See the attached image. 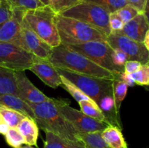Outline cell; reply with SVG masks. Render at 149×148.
I'll use <instances>...</instances> for the list:
<instances>
[{"instance_id":"9c48e42d","label":"cell","mask_w":149,"mask_h":148,"mask_svg":"<svg viewBox=\"0 0 149 148\" xmlns=\"http://www.w3.org/2000/svg\"><path fill=\"white\" fill-rule=\"evenodd\" d=\"M39 57L12 43L0 42V66L13 71L29 70Z\"/></svg>"},{"instance_id":"836d02e7","label":"cell","mask_w":149,"mask_h":148,"mask_svg":"<svg viewBox=\"0 0 149 148\" xmlns=\"http://www.w3.org/2000/svg\"><path fill=\"white\" fill-rule=\"evenodd\" d=\"M125 23L116 14V12H112L109 15V26L111 28V33L119 32L122 30Z\"/></svg>"},{"instance_id":"52a82bcc","label":"cell","mask_w":149,"mask_h":148,"mask_svg":"<svg viewBox=\"0 0 149 148\" xmlns=\"http://www.w3.org/2000/svg\"><path fill=\"white\" fill-rule=\"evenodd\" d=\"M71 50L75 51L87 57L96 65L118 75L120 73L111 60L112 48L107 41H91L79 44L65 45Z\"/></svg>"},{"instance_id":"44dd1931","label":"cell","mask_w":149,"mask_h":148,"mask_svg":"<svg viewBox=\"0 0 149 148\" xmlns=\"http://www.w3.org/2000/svg\"><path fill=\"white\" fill-rule=\"evenodd\" d=\"M15 71L0 66V94L17 96L15 79Z\"/></svg>"},{"instance_id":"603a6c76","label":"cell","mask_w":149,"mask_h":148,"mask_svg":"<svg viewBox=\"0 0 149 148\" xmlns=\"http://www.w3.org/2000/svg\"><path fill=\"white\" fill-rule=\"evenodd\" d=\"M78 103L80 107V110L84 115L92 118L95 119L97 121L103 122L107 125L106 118L95 102H94L93 100V101L81 100Z\"/></svg>"},{"instance_id":"9a60e30c","label":"cell","mask_w":149,"mask_h":148,"mask_svg":"<svg viewBox=\"0 0 149 148\" xmlns=\"http://www.w3.org/2000/svg\"><path fill=\"white\" fill-rule=\"evenodd\" d=\"M148 30H149L148 15L144 12H140L134 18L125 23L122 30L119 32L135 41L143 43Z\"/></svg>"},{"instance_id":"7c38bea8","label":"cell","mask_w":149,"mask_h":148,"mask_svg":"<svg viewBox=\"0 0 149 148\" xmlns=\"http://www.w3.org/2000/svg\"><path fill=\"white\" fill-rule=\"evenodd\" d=\"M14 73L17 96L25 102L38 104L51 100L31 82L25 71H15Z\"/></svg>"},{"instance_id":"1f68e13d","label":"cell","mask_w":149,"mask_h":148,"mask_svg":"<svg viewBox=\"0 0 149 148\" xmlns=\"http://www.w3.org/2000/svg\"><path fill=\"white\" fill-rule=\"evenodd\" d=\"M116 12L122 19L125 24L132 20V18H134L138 13H140L135 7L129 4H127L122 8L119 9Z\"/></svg>"},{"instance_id":"60d3db41","label":"cell","mask_w":149,"mask_h":148,"mask_svg":"<svg viewBox=\"0 0 149 148\" xmlns=\"http://www.w3.org/2000/svg\"><path fill=\"white\" fill-rule=\"evenodd\" d=\"M42 4H45V6H48L49 5V0H39Z\"/></svg>"},{"instance_id":"4fadbf2b","label":"cell","mask_w":149,"mask_h":148,"mask_svg":"<svg viewBox=\"0 0 149 148\" xmlns=\"http://www.w3.org/2000/svg\"><path fill=\"white\" fill-rule=\"evenodd\" d=\"M23 12V10L13 9L12 17L0 26V42L12 43L20 46Z\"/></svg>"},{"instance_id":"d6a6232c","label":"cell","mask_w":149,"mask_h":148,"mask_svg":"<svg viewBox=\"0 0 149 148\" xmlns=\"http://www.w3.org/2000/svg\"><path fill=\"white\" fill-rule=\"evenodd\" d=\"M111 60L114 66L118 69L119 72H124V65L128 60L126 54L118 49H112Z\"/></svg>"},{"instance_id":"ab89813d","label":"cell","mask_w":149,"mask_h":148,"mask_svg":"<svg viewBox=\"0 0 149 148\" xmlns=\"http://www.w3.org/2000/svg\"><path fill=\"white\" fill-rule=\"evenodd\" d=\"M143 44V45L145 46V47L148 50H149V30H148V31L146 32V33Z\"/></svg>"},{"instance_id":"d4e9b609","label":"cell","mask_w":149,"mask_h":148,"mask_svg":"<svg viewBox=\"0 0 149 148\" xmlns=\"http://www.w3.org/2000/svg\"><path fill=\"white\" fill-rule=\"evenodd\" d=\"M81 1L92 3L99 6L109 13L115 12L127 4V0H81Z\"/></svg>"},{"instance_id":"b9f144b4","label":"cell","mask_w":149,"mask_h":148,"mask_svg":"<svg viewBox=\"0 0 149 148\" xmlns=\"http://www.w3.org/2000/svg\"><path fill=\"white\" fill-rule=\"evenodd\" d=\"M19 148H34L33 146H29V145H26V146H21Z\"/></svg>"},{"instance_id":"2e32d148","label":"cell","mask_w":149,"mask_h":148,"mask_svg":"<svg viewBox=\"0 0 149 148\" xmlns=\"http://www.w3.org/2000/svg\"><path fill=\"white\" fill-rule=\"evenodd\" d=\"M97 105L104 115L108 126H116L122 130L119 112L116 107L113 91L103 96L97 102Z\"/></svg>"},{"instance_id":"74e56055","label":"cell","mask_w":149,"mask_h":148,"mask_svg":"<svg viewBox=\"0 0 149 148\" xmlns=\"http://www.w3.org/2000/svg\"><path fill=\"white\" fill-rule=\"evenodd\" d=\"M117 79L123 81L125 84H126V85L127 86L133 87L135 85V81H134L133 78H132L131 74L126 73L125 72H122L119 74Z\"/></svg>"},{"instance_id":"cb8c5ba5","label":"cell","mask_w":149,"mask_h":148,"mask_svg":"<svg viewBox=\"0 0 149 148\" xmlns=\"http://www.w3.org/2000/svg\"><path fill=\"white\" fill-rule=\"evenodd\" d=\"M0 115L10 128H17L20 122L26 117L22 113L6 107H0Z\"/></svg>"},{"instance_id":"4316f807","label":"cell","mask_w":149,"mask_h":148,"mask_svg":"<svg viewBox=\"0 0 149 148\" xmlns=\"http://www.w3.org/2000/svg\"><path fill=\"white\" fill-rule=\"evenodd\" d=\"M61 81H62V84H61V86L63 88L65 89L73 97L74 99H75L77 102H80L81 100H88V101H93L92 99H90V97H87L84 93H83L79 89L77 86H76L73 83H71V81H68V79L65 78V77L61 75Z\"/></svg>"},{"instance_id":"5bb4252c","label":"cell","mask_w":149,"mask_h":148,"mask_svg":"<svg viewBox=\"0 0 149 148\" xmlns=\"http://www.w3.org/2000/svg\"><path fill=\"white\" fill-rule=\"evenodd\" d=\"M29 71L33 72L42 80V82L51 88L56 89L62 84L61 75L49 59L39 58L31 66Z\"/></svg>"},{"instance_id":"d590c367","label":"cell","mask_w":149,"mask_h":148,"mask_svg":"<svg viewBox=\"0 0 149 148\" xmlns=\"http://www.w3.org/2000/svg\"><path fill=\"white\" fill-rule=\"evenodd\" d=\"M142 64L136 60H127L124 65V72L126 73H133L141 68Z\"/></svg>"},{"instance_id":"ffe728a7","label":"cell","mask_w":149,"mask_h":148,"mask_svg":"<svg viewBox=\"0 0 149 148\" xmlns=\"http://www.w3.org/2000/svg\"><path fill=\"white\" fill-rule=\"evenodd\" d=\"M44 148H85L81 141L66 140L49 131H45Z\"/></svg>"},{"instance_id":"f35d334b","label":"cell","mask_w":149,"mask_h":148,"mask_svg":"<svg viewBox=\"0 0 149 148\" xmlns=\"http://www.w3.org/2000/svg\"><path fill=\"white\" fill-rule=\"evenodd\" d=\"M10 129V126L7 124V123L4 121V119L0 115V134H2L4 136Z\"/></svg>"},{"instance_id":"e0dca14e","label":"cell","mask_w":149,"mask_h":148,"mask_svg":"<svg viewBox=\"0 0 149 148\" xmlns=\"http://www.w3.org/2000/svg\"><path fill=\"white\" fill-rule=\"evenodd\" d=\"M0 107L13 109L35 120V115L29 104L19 97L8 94H0Z\"/></svg>"},{"instance_id":"7402d4cb","label":"cell","mask_w":149,"mask_h":148,"mask_svg":"<svg viewBox=\"0 0 149 148\" xmlns=\"http://www.w3.org/2000/svg\"><path fill=\"white\" fill-rule=\"evenodd\" d=\"M102 131L78 133L77 137L84 143L85 148H111L101 136Z\"/></svg>"},{"instance_id":"f546056e","label":"cell","mask_w":149,"mask_h":148,"mask_svg":"<svg viewBox=\"0 0 149 148\" xmlns=\"http://www.w3.org/2000/svg\"><path fill=\"white\" fill-rule=\"evenodd\" d=\"M81 0H49V7L56 14H61L79 3Z\"/></svg>"},{"instance_id":"e575fe53","label":"cell","mask_w":149,"mask_h":148,"mask_svg":"<svg viewBox=\"0 0 149 148\" xmlns=\"http://www.w3.org/2000/svg\"><path fill=\"white\" fill-rule=\"evenodd\" d=\"M13 15V9L6 2L5 0L0 1V26L8 20Z\"/></svg>"},{"instance_id":"5b68a950","label":"cell","mask_w":149,"mask_h":148,"mask_svg":"<svg viewBox=\"0 0 149 148\" xmlns=\"http://www.w3.org/2000/svg\"><path fill=\"white\" fill-rule=\"evenodd\" d=\"M61 15L71 17L87 23L103 32L106 36L111 34L109 15L99 6L85 1H80L74 7L61 12Z\"/></svg>"},{"instance_id":"30bf717a","label":"cell","mask_w":149,"mask_h":148,"mask_svg":"<svg viewBox=\"0 0 149 148\" xmlns=\"http://www.w3.org/2000/svg\"><path fill=\"white\" fill-rule=\"evenodd\" d=\"M106 41L112 49H118L125 52L128 60H136L141 64L149 62V50L143 43L135 41L119 32L111 33Z\"/></svg>"},{"instance_id":"8992f818","label":"cell","mask_w":149,"mask_h":148,"mask_svg":"<svg viewBox=\"0 0 149 148\" xmlns=\"http://www.w3.org/2000/svg\"><path fill=\"white\" fill-rule=\"evenodd\" d=\"M56 70L60 75L65 77L66 79L73 83L87 97L95 102L97 104L103 96L113 91V81L111 80L77 73L73 71L58 68H56Z\"/></svg>"},{"instance_id":"f1b7e54d","label":"cell","mask_w":149,"mask_h":148,"mask_svg":"<svg viewBox=\"0 0 149 148\" xmlns=\"http://www.w3.org/2000/svg\"><path fill=\"white\" fill-rule=\"evenodd\" d=\"M4 136L7 145L13 148H19L25 144L24 138L17 128H10Z\"/></svg>"},{"instance_id":"277c9868","label":"cell","mask_w":149,"mask_h":148,"mask_svg":"<svg viewBox=\"0 0 149 148\" xmlns=\"http://www.w3.org/2000/svg\"><path fill=\"white\" fill-rule=\"evenodd\" d=\"M56 13L49 7L26 10L23 18L35 33L49 46L54 48L61 44L59 34L55 22Z\"/></svg>"},{"instance_id":"83f0119b","label":"cell","mask_w":149,"mask_h":148,"mask_svg":"<svg viewBox=\"0 0 149 148\" xmlns=\"http://www.w3.org/2000/svg\"><path fill=\"white\" fill-rule=\"evenodd\" d=\"M12 9H17L23 11L45 6L39 0H5Z\"/></svg>"},{"instance_id":"4dcf8cb0","label":"cell","mask_w":149,"mask_h":148,"mask_svg":"<svg viewBox=\"0 0 149 148\" xmlns=\"http://www.w3.org/2000/svg\"><path fill=\"white\" fill-rule=\"evenodd\" d=\"M135 84L139 86L149 85V64H142L141 68L133 73H131Z\"/></svg>"},{"instance_id":"484cf974","label":"cell","mask_w":149,"mask_h":148,"mask_svg":"<svg viewBox=\"0 0 149 148\" xmlns=\"http://www.w3.org/2000/svg\"><path fill=\"white\" fill-rule=\"evenodd\" d=\"M112 89H113V97H114L116 107L118 111L119 112L121 104H122V101L125 100L127 94L128 86L123 81L119 79H116L113 81Z\"/></svg>"},{"instance_id":"ba28073f","label":"cell","mask_w":149,"mask_h":148,"mask_svg":"<svg viewBox=\"0 0 149 148\" xmlns=\"http://www.w3.org/2000/svg\"><path fill=\"white\" fill-rule=\"evenodd\" d=\"M69 104L70 100L57 99V105L59 111L79 133L102 131L108 126L103 122L97 121L86 115L81 110L71 107Z\"/></svg>"},{"instance_id":"8d00e7d4","label":"cell","mask_w":149,"mask_h":148,"mask_svg":"<svg viewBox=\"0 0 149 148\" xmlns=\"http://www.w3.org/2000/svg\"><path fill=\"white\" fill-rule=\"evenodd\" d=\"M127 4L133 6L139 11V12H144L147 5H148V0H127Z\"/></svg>"},{"instance_id":"ac0fdd59","label":"cell","mask_w":149,"mask_h":148,"mask_svg":"<svg viewBox=\"0 0 149 148\" xmlns=\"http://www.w3.org/2000/svg\"><path fill=\"white\" fill-rule=\"evenodd\" d=\"M17 129L24 138L25 145L37 147L39 127L34 120L25 117L17 125Z\"/></svg>"},{"instance_id":"6da1fadb","label":"cell","mask_w":149,"mask_h":148,"mask_svg":"<svg viewBox=\"0 0 149 148\" xmlns=\"http://www.w3.org/2000/svg\"><path fill=\"white\" fill-rule=\"evenodd\" d=\"M49 61L55 68L111 81L117 79L119 74L116 75L96 65L82 55L71 50L63 44L52 48Z\"/></svg>"},{"instance_id":"8fae6325","label":"cell","mask_w":149,"mask_h":148,"mask_svg":"<svg viewBox=\"0 0 149 148\" xmlns=\"http://www.w3.org/2000/svg\"><path fill=\"white\" fill-rule=\"evenodd\" d=\"M20 47L37 57L45 59H49L52 51V47L35 33L23 18L22 22Z\"/></svg>"},{"instance_id":"7a4b0ae2","label":"cell","mask_w":149,"mask_h":148,"mask_svg":"<svg viewBox=\"0 0 149 148\" xmlns=\"http://www.w3.org/2000/svg\"><path fill=\"white\" fill-rule=\"evenodd\" d=\"M35 115L38 127L44 131H49L66 140L77 141L78 131L63 116L57 105V99L38 104L27 103Z\"/></svg>"},{"instance_id":"d6986e66","label":"cell","mask_w":149,"mask_h":148,"mask_svg":"<svg viewBox=\"0 0 149 148\" xmlns=\"http://www.w3.org/2000/svg\"><path fill=\"white\" fill-rule=\"evenodd\" d=\"M101 136L111 148H128L122 129L116 126L111 125L106 126V129L102 131Z\"/></svg>"},{"instance_id":"3957f363","label":"cell","mask_w":149,"mask_h":148,"mask_svg":"<svg viewBox=\"0 0 149 148\" xmlns=\"http://www.w3.org/2000/svg\"><path fill=\"white\" fill-rule=\"evenodd\" d=\"M55 22L61 44L64 45L79 44L91 41H107L108 36L103 32L77 19L56 14Z\"/></svg>"},{"instance_id":"7bdbcfd3","label":"cell","mask_w":149,"mask_h":148,"mask_svg":"<svg viewBox=\"0 0 149 148\" xmlns=\"http://www.w3.org/2000/svg\"><path fill=\"white\" fill-rule=\"evenodd\" d=\"M0 1H1V0H0Z\"/></svg>"}]
</instances>
